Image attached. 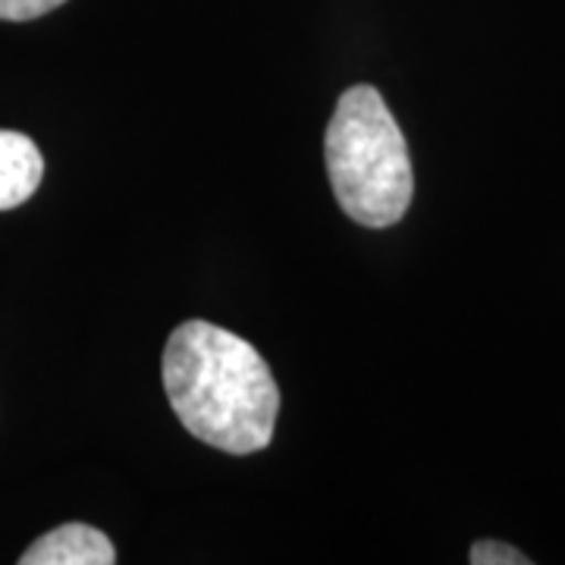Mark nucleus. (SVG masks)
Wrapping results in <instances>:
<instances>
[{
	"instance_id": "obj_1",
	"label": "nucleus",
	"mask_w": 565,
	"mask_h": 565,
	"mask_svg": "<svg viewBox=\"0 0 565 565\" xmlns=\"http://www.w3.org/2000/svg\"><path fill=\"white\" fill-rule=\"evenodd\" d=\"M163 390L182 427L221 452L248 456L274 440L280 390L255 345L217 323H180L163 345Z\"/></svg>"
},
{
	"instance_id": "obj_2",
	"label": "nucleus",
	"mask_w": 565,
	"mask_h": 565,
	"mask_svg": "<svg viewBox=\"0 0 565 565\" xmlns=\"http://www.w3.org/2000/svg\"><path fill=\"white\" fill-rule=\"evenodd\" d=\"M333 195L362 226L384 230L405 217L415 173L399 122L374 85H352L337 102L323 136Z\"/></svg>"
},
{
	"instance_id": "obj_3",
	"label": "nucleus",
	"mask_w": 565,
	"mask_h": 565,
	"mask_svg": "<svg viewBox=\"0 0 565 565\" xmlns=\"http://www.w3.org/2000/svg\"><path fill=\"white\" fill-rule=\"evenodd\" d=\"M117 550L98 527L70 525L54 527L20 556V565H114Z\"/></svg>"
},
{
	"instance_id": "obj_4",
	"label": "nucleus",
	"mask_w": 565,
	"mask_h": 565,
	"mask_svg": "<svg viewBox=\"0 0 565 565\" xmlns=\"http://www.w3.org/2000/svg\"><path fill=\"white\" fill-rule=\"evenodd\" d=\"M44 177V158L39 145L13 132L0 129V211H13L39 192Z\"/></svg>"
},
{
	"instance_id": "obj_5",
	"label": "nucleus",
	"mask_w": 565,
	"mask_h": 565,
	"mask_svg": "<svg viewBox=\"0 0 565 565\" xmlns=\"http://www.w3.org/2000/svg\"><path fill=\"white\" fill-rule=\"evenodd\" d=\"M468 563L475 565H527V559L522 550H515L512 544H503V541H478L468 550Z\"/></svg>"
},
{
	"instance_id": "obj_6",
	"label": "nucleus",
	"mask_w": 565,
	"mask_h": 565,
	"mask_svg": "<svg viewBox=\"0 0 565 565\" xmlns=\"http://www.w3.org/2000/svg\"><path fill=\"white\" fill-rule=\"evenodd\" d=\"M66 0H0V20L3 22H29L39 20L44 13L63 7Z\"/></svg>"
}]
</instances>
